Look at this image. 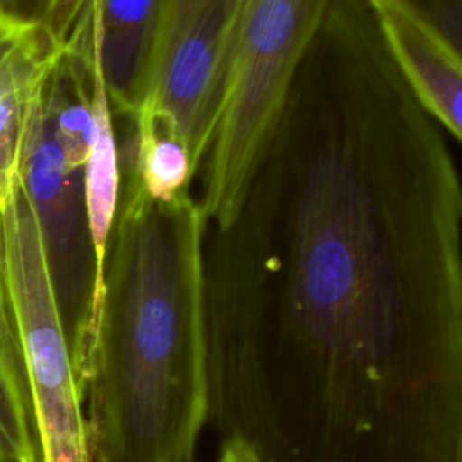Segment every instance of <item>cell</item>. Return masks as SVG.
<instances>
[{"instance_id": "8", "label": "cell", "mask_w": 462, "mask_h": 462, "mask_svg": "<svg viewBox=\"0 0 462 462\" xmlns=\"http://www.w3.org/2000/svg\"><path fill=\"white\" fill-rule=\"evenodd\" d=\"M406 83L439 126L462 141V63L392 0H370Z\"/></svg>"}, {"instance_id": "17", "label": "cell", "mask_w": 462, "mask_h": 462, "mask_svg": "<svg viewBox=\"0 0 462 462\" xmlns=\"http://www.w3.org/2000/svg\"><path fill=\"white\" fill-rule=\"evenodd\" d=\"M0 462H18V460L13 458L9 453H5V451L0 448Z\"/></svg>"}, {"instance_id": "7", "label": "cell", "mask_w": 462, "mask_h": 462, "mask_svg": "<svg viewBox=\"0 0 462 462\" xmlns=\"http://www.w3.org/2000/svg\"><path fill=\"white\" fill-rule=\"evenodd\" d=\"M168 0H92L94 45L112 110H139Z\"/></svg>"}, {"instance_id": "6", "label": "cell", "mask_w": 462, "mask_h": 462, "mask_svg": "<svg viewBox=\"0 0 462 462\" xmlns=\"http://www.w3.org/2000/svg\"><path fill=\"white\" fill-rule=\"evenodd\" d=\"M244 0H168L141 110L170 128L197 168L209 150L236 49Z\"/></svg>"}, {"instance_id": "13", "label": "cell", "mask_w": 462, "mask_h": 462, "mask_svg": "<svg viewBox=\"0 0 462 462\" xmlns=\"http://www.w3.org/2000/svg\"><path fill=\"white\" fill-rule=\"evenodd\" d=\"M87 0H0V13L43 31L56 45L74 27Z\"/></svg>"}, {"instance_id": "4", "label": "cell", "mask_w": 462, "mask_h": 462, "mask_svg": "<svg viewBox=\"0 0 462 462\" xmlns=\"http://www.w3.org/2000/svg\"><path fill=\"white\" fill-rule=\"evenodd\" d=\"M0 269L42 462H94L83 395L38 224L16 180L0 206Z\"/></svg>"}, {"instance_id": "14", "label": "cell", "mask_w": 462, "mask_h": 462, "mask_svg": "<svg viewBox=\"0 0 462 462\" xmlns=\"http://www.w3.org/2000/svg\"><path fill=\"white\" fill-rule=\"evenodd\" d=\"M462 63V0H392Z\"/></svg>"}, {"instance_id": "16", "label": "cell", "mask_w": 462, "mask_h": 462, "mask_svg": "<svg viewBox=\"0 0 462 462\" xmlns=\"http://www.w3.org/2000/svg\"><path fill=\"white\" fill-rule=\"evenodd\" d=\"M217 462H269L249 442L238 437L222 439Z\"/></svg>"}, {"instance_id": "12", "label": "cell", "mask_w": 462, "mask_h": 462, "mask_svg": "<svg viewBox=\"0 0 462 462\" xmlns=\"http://www.w3.org/2000/svg\"><path fill=\"white\" fill-rule=\"evenodd\" d=\"M0 448L18 462H42L22 365L0 343Z\"/></svg>"}, {"instance_id": "11", "label": "cell", "mask_w": 462, "mask_h": 462, "mask_svg": "<svg viewBox=\"0 0 462 462\" xmlns=\"http://www.w3.org/2000/svg\"><path fill=\"white\" fill-rule=\"evenodd\" d=\"M58 45L40 32L0 74V206L18 180L25 132L42 78Z\"/></svg>"}, {"instance_id": "5", "label": "cell", "mask_w": 462, "mask_h": 462, "mask_svg": "<svg viewBox=\"0 0 462 462\" xmlns=\"http://www.w3.org/2000/svg\"><path fill=\"white\" fill-rule=\"evenodd\" d=\"M18 179L38 224L60 319L85 395L103 296V269L90 233L85 171L70 170L63 161L43 96V78L32 103Z\"/></svg>"}, {"instance_id": "9", "label": "cell", "mask_w": 462, "mask_h": 462, "mask_svg": "<svg viewBox=\"0 0 462 462\" xmlns=\"http://www.w3.org/2000/svg\"><path fill=\"white\" fill-rule=\"evenodd\" d=\"M92 117L94 135L85 164V199L90 222V233L99 267L105 269L108 238L117 215L121 195V162L114 128V110L105 88L99 58L92 56Z\"/></svg>"}, {"instance_id": "15", "label": "cell", "mask_w": 462, "mask_h": 462, "mask_svg": "<svg viewBox=\"0 0 462 462\" xmlns=\"http://www.w3.org/2000/svg\"><path fill=\"white\" fill-rule=\"evenodd\" d=\"M40 32L38 27L23 25L0 13V74Z\"/></svg>"}, {"instance_id": "2", "label": "cell", "mask_w": 462, "mask_h": 462, "mask_svg": "<svg viewBox=\"0 0 462 462\" xmlns=\"http://www.w3.org/2000/svg\"><path fill=\"white\" fill-rule=\"evenodd\" d=\"M206 229L189 193L155 202L121 166L83 395L94 462H195L208 408Z\"/></svg>"}, {"instance_id": "3", "label": "cell", "mask_w": 462, "mask_h": 462, "mask_svg": "<svg viewBox=\"0 0 462 462\" xmlns=\"http://www.w3.org/2000/svg\"><path fill=\"white\" fill-rule=\"evenodd\" d=\"M332 0H244L224 106L202 161L208 227L233 215Z\"/></svg>"}, {"instance_id": "1", "label": "cell", "mask_w": 462, "mask_h": 462, "mask_svg": "<svg viewBox=\"0 0 462 462\" xmlns=\"http://www.w3.org/2000/svg\"><path fill=\"white\" fill-rule=\"evenodd\" d=\"M202 269L222 439L462 462V179L366 0H332Z\"/></svg>"}, {"instance_id": "10", "label": "cell", "mask_w": 462, "mask_h": 462, "mask_svg": "<svg viewBox=\"0 0 462 462\" xmlns=\"http://www.w3.org/2000/svg\"><path fill=\"white\" fill-rule=\"evenodd\" d=\"M126 128L123 166L132 171L144 195L155 202H173L189 193L199 168L188 146L141 108L126 119Z\"/></svg>"}]
</instances>
